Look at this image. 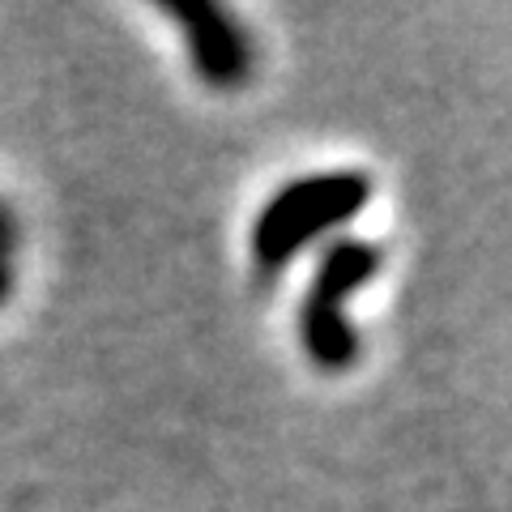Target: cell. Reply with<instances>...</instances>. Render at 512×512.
I'll return each mask as SVG.
<instances>
[{"instance_id": "cell-2", "label": "cell", "mask_w": 512, "mask_h": 512, "mask_svg": "<svg viewBox=\"0 0 512 512\" xmlns=\"http://www.w3.org/2000/svg\"><path fill=\"white\" fill-rule=\"evenodd\" d=\"M380 261V248L367 239H338L320 256L312 291L299 308V338L308 359L325 372H342L359 359V329L350 325L346 303L380 274Z\"/></svg>"}, {"instance_id": "cell-1", "label": "cell", "mask_w": 512, "mask_h": 512, "mask_svg": "<svg viewBox=\"0 0 512 512\" xmlns=\"http://www.w3.org/2000/svg\"><path fill=\"white\" fill-rule=\"evenodd\" d=\"M367 197H372V180L363 171H329L286 184L278 197H269V205L252 227L256 265L265 274H278L320 235L338 231L342 222L355 218L367 205Z\"/></svg>"}, {"instance_id": "cell-4", "label": "cell", "mask_w": 512, "mask_h": 512, "mask_svg": "<svg viewBox=\"0 0 512 512\" xmlns=\"http://www.w3.org/2000/svg\"><path fill=\"white\" fill-rule=\"evenodd\" d=\"M13 248H18V222H13V214L0 205V303H5L13 291V265H9Z\"/></svg>"}, {"instance_id": "cell-3", "label": "cell", "mask_w": 512, "mask_h": 512, "mask_svg": "<svg viewBox=\"0 0 512 512\" xmlns=\"http://www.w3.org/2000/svg\"><path fill=\"white\" fill-rule=\"evenodd\" d=\"M167 13L184 30L192 69L205 86L235 90L252 69V43L235 26V18L218 5H167Z\"/></svg>"}]
</instances>
